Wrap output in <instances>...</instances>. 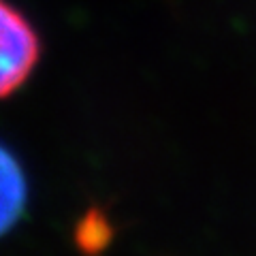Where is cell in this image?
Masks as SVG:
<instances>
[{"label": "cell", "mask_w": 256, "mask_h": 256, "mask_svg": "<svg viewBox=\"0 0 256 256\" xmlns=\"http://www.w3.org/2000/svg\"><path fill=\"white\" fill-rule=\"evenodd\" d=\"M38 60V38L30 24L0 0V98L26 82Z\"/></svg>", "instance_id": "obj_1"}, {"label": "cell", "mask_w": 256, "mask_h": 256, "mask_svg": "<svg viewBox=\"0 0 256 256\" xmlns=\"http://www.w3.org/2000/svg\"><path fill=\"white\" fill-rule=\"evenodd\" d=\"M26 178L20 162L4 146H0V235H4L26 205Z\"/></svg>", "instance_id": "obj_2"}]
</instances>
